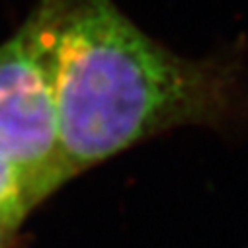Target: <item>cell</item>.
<instances>
[{
    "instance_id": "1",
    "label": "cell",
    "mask_w": 248,
    "mask_h": 248,
    "mask_svg": "<svg viewBox=\"0 0 248 248\" xmlns=\"http://www.w3.org/2000/svg\"><path fill=\"white\" fill-rule=\"evenodd\" d=\"M51 41L61 151L69 180L133 145L186 125H213L234 80L135 26L113 0H37Z\"/></svg>"
},
{
    "instance_id": "2",
    "label": "cell",
    "mask_w": 248,
    "mask_h": 248,
    "mask_svg": "<svg viewBox=\"0 0 248 248\" xmlns=\"http://www.w3.org/2000/svg\"><path fill=\"white\" fill-rule=\"evenodd\" d=\"M0 162L14 172L31 209L69 180L61 151L53 41L35 6L0 45Z\"/></svg>"
},
{
    "instance_id": "3",
    "label": "cell",
    "mask_w": 248,
    "mask_h": 248,
    "mask_svg": "<svg viewBox=\"0 0 248 248\" xmlns=\"http://www.w3.org/2000/svg\"><path fill=\"white\" fill-rule=\"evenodd\" d=\"M0 209L18 213L22 217H26L31 209L26 202L18 178L4 162H0Z\"/></svg>"
},
{
    "instance_id": "4",
    "label": "cell",
    "mask_w": 248,
    "mask_h": 248,
    "mask_svg": "<svg viewBox=\"0 0 248 248\" xmlns=\"http://www.w3.org/2000/svg\"><path fill=\"white\" fill-rule=\"evenodd\" d=\"M24 217L12 211H4L0 209V248H6L12 234L18 231V227L22 225Z\"/></svg>"
}]
</instances>
